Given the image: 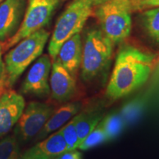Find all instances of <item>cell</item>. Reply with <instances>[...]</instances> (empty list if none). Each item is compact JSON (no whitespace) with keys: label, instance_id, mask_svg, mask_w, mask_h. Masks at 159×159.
Wrapping results in <instances>:
<instances>
[{"label":"cell","instance_id":"cell-1","mask_svg":"<svg viewBox=\"0 0 159 159\" xmlns=\"http://www.w3.org/2000/svg\"><path fill=\"white\" fill-rule=\"evenodd\" d=\"M155 57L131 44H124L117 53L105 96L116 100L128 96L148 81Z\"/></svg>","mask_w":159,"mask_h":159},{"label":"cell","instance_id":"cell-2","mask_svg":"<svg viewBox=\"0 0 159 159\" xmlns=\"http://www.w3.org/2000/svg\"><path fill=\"white\" fill-rule=\"evenodd\" d=\"M114 43L99 28L89 29L83 41L80 77L83 82L104 80L113 57Z\"/></svg>","mask_w":159,"mask_h":159},{"label":"cell","instance_id":"cell-3","mask_svg":"<svg viewBox=\"0 0 159 159\" xmlns=\"http://www.w3.org/2000/svg\"><path fill=\"white\" fill-rule=\"evenodd\" d=\"M49 38V32L41 29L13 46L5 57L2 84L9 87L14 85L27 67L41 56Z\"/></svg>","mask_w":159,"mask_h":159},{"label":"cell","instance_id":"cell-4","mask_svg":"<svg viewBox=\"0 0 159 159\" xmlns=\"http://www.w3.org/2000/svg\"><path fill=\"white\" fill-rule=\"evenodd\" d=\"M131 13L127 0H107L93 9L99 28L114 44L122 42L130 35Z\"/></svg>","mask_w":159,"mask_h":159},{"label":"cell","instance_id":"cell-5","mask_svg":"<svg viewBox=\"0 0 159 159\" xmlns=\"http://www.w3.org/2000/svg\"><path fill=\"white\" fill-rule=\"evenodd\" d=\"M94 7V0H73L63 11L49 39L48 52L52 61H55L61 45L67 39L80 33Z\"/></svg>","mask_w":159,"mask_h":159},{"label":"cell","instance_id":"cell-6","mask_svg":"<svg viewBox=\"0 0 159 159\" xmlns=\"http://www.w3.org/2000/svg\"><path fill=\"white\" fill-rule=\"evenodd\" d=\"M60 1L61 0H27V7L19 29L13 36L2 43V49L3 51L8 50L21 40L43 29V27L49 23Z\"/></svg>","mask_w":159,"mask_h":159},{"label":"cell","instance_id":"cell-7","mask_svg":"<svg viewBox=\"0 0 159 159\" xmlns=\"http://www.w3.org/2000/svg\"><path fill=\"white\" fill-rule=\"evenodd\" d=\"M55 110L54 106L41 102H31L25 106L14 129L19 142H27L35 138Z\"/></svg>","mask_w":159,"mask_h":159},{"label":"cell","instance_id":"cell-8","mask_svg":"<svg viewBox=\"0 0 159 159\" xmlns=\"http://www.w3.org/2000/svg\"><path fill=\"white\" fill-rule=\"evenodd\" d=\"M52 61L49 55L38 57L30 68L21 86V94L46 98L50 95L49 77Z\"/></svg>","mask_w":159,"mask_h":159},{"label":"cell","instance_id":"cell-9","mask_svg":"<svg viewBox=\"0 0 159 159\" xmlns=\"http://www.w3.org/2000/svg\"><path fill=\"white\" fill-rule=\"evenodd\" d=\"M25 108L21 94L5 90L0 94V139L3 138L16 125Z\"/></svg>","mask_w":159,"mask_h":159},{"label":"cell","instance_id":"cell-10","mask_svg":"<svg viewBox=\"0 0 159 159\" xmlns=\"http://www.w3.org/2000/svg\"><path fill=\"white\" fill-rule=\"evenodd\" d=\"M49 88L52 99L58 102H69L77 92L76 79L57 60L52 64Z\"/></svg>","mask_w":159,"mask_h":159},{"label":"cell","instance_id":"cell-11","mask_svg":"<svg viewBox=\"0 0 159 159\" xmlns=\"http://www.w3.org/2000/svg\"><path fill=\"white\" fill-rule=\"evenodd\" d=\"M27 0H5L0 5V42L16 33L25 13Z\"/></svg>","mask_w":159,"mask_h":159},{"label":"cell","instance_id":"cell-12","mask_svg":"<svg viewBox=\"0 0 159 159\" xmlns=\"http://www.w3.org/2000/svg\"><path fill=\"white\" fill-rule=\"evenodd\" d=\"M66 150V144L58 130L21 153L19 159H53Z\"/></svg>","mask_w":159,"mask_h":159},{"label":"cell","instance_id":"cell-13","mask_svg":"<svg viewBox=\"0 0 159 159\" xmlns=\"http://www.w3.org/2000/svg\"><path fill=\"white\" fill-rule=\"evenodd\" d=\"M83 56V41L80 33L67 39L61 45L55 60L77 79Z\"/></svg>","mask_w":159,"mask_h":159},{"label":"cell","instance_id":"cell-14","mask_svg":"<svg viewBox=\"0 0 159 159\" xmlns=\"http://www.w3.org/2000/svg\"><path fill=\"white\" fill-rule=\"evenodd\" d=\"M80 102H67L55 109L43 128L35 137V141H41L58 130L75 117L82 109Z\"/></svg>","mask_w":159,"mask_h":159},{"label":"cell","instance_id":"cell-15","mask_svg":"<svg viewBox=\"0 0 159 159\" xmlns=\"http://www.w3.org/2000/svg\"><path fill=\"white\" fill-rule=\"evenodd\" d=\"M103 119L102 108L98 106L88 108L80 111L75 116V126L80 143L100 123Z\"/></svg>","mask_w":159,"mask_h":159},{"label":"cell","instance_id":"cell-16","mask_svg":"<svg viewBox=\"0 0 159 159\" xmlns=\"http://www.w3.org/2000/svg\"><path fill=\"white\" fill-rule=\"evenodd\" d=\"M142 14L144 28L155 42L159 43V6L146 9Z\"/></svg>","mask_w":159,"mask_h":159},{"label":"cell","instance_id":"cell-17","mask_svg":"<svg viewBox=\"0 0 159 159\" xmlns=\"http://www.w3.org/2000/svg\"><path fill=\"white\" fill-rule=\"evenodd\" d=\"M19 142L15 135L0 139V159H19Z\"/></svg>","mask_w":159,"mask_h":159},{"label":"cell","instance_id":"cell-18","mask_svg":"<svg viewBox=\"0 0 159 159\" xmlns=\"http://www.w3.org/2000/svg\"><path fill=\"white\" fill-rule=\"evenodd\" d=\"M101 124L108 140H112L120 134L125 127V122L119 114H111L106 116L101 121Z\"/></svg>","mask_w":159,"mask_h":159},{"label":"cell","instance_id":"cell-19","mask_svg":"<svg viewBox=\"0 0 159 159\" xmlns=\"http://www.w3.org/2000/svg\"><path fill=\"white\" fill-rule=\"evenodd\" d=\"M108 140L101 122L91 132L87 135L78 147L79 150H88Z\"/></svg>","mask_w":159,"mask_h":159},{"label":"cell","instance_id":"cell-20","mask_svg":"<svg viewBox=\"0 0 159 159\" xmlns=\"http://www.w3.org/2000/svg\"><path fill=\"white\" fill-rule=\"evenodd\" d=\"M60 130L66 144L67 150H78L80 140L76 126H75V117H73L69 122H67L64 126H63L60 129Z\"/></svg>","mask_w":159,"mask_h":159},{"label":"cell","instance_id":"cell-21","mask_svg":"<svg viewBox=\"0 0 159 159\" xmlns=\"http://www.w3.org/2000/svg\"><path fill=\"white\" fill-rule=\"evenodd\" d=\"M142 105L139 100H133L127 103L121 109L119 114L122 117L125 125H130L136 122L141 115Z\"/></svg>","mask_w":159,"mask_h":159},{"label":"cell","instance_id":"cell-22","mask_svg":"<svg viewBox=\"0 0 159 159\" xmlns=\"http://www.w3.org/2000/svg\"><path fill=\"white\" fill-rule=\"evenodd\" d=\"M158 0H127L132 12L154 7Z\"/></svg>","mask_w":159,"mask_h":159},{"label":"cell","instance_id":"cell-23","mask_svg":"<svg viewBox=\"0 0 159 159\" xmlns=\"http://www.w3.org/2000/svg\"><path fill=\"white\" fill-rule=\"evenodd\" d=\"M53 159H83V158L79 150H74L65 151Z\"/></svg>","mask_w":159,"mask_h":159},{"label":"cell","instance_id":"cell-24","mask_svg":"<svg viewBox=\"0 0 159 159\" xmlns=\"http://www.w3.org/2000/svg\"><path fill=\"white\" fill-rule=\"evenodd\" d=\"M1 55H2V47H1V45H0V75H1V72L2 71V67H3V63L2 62Z\"/></svg>","mask_w":159,"mask_h":159},{"label":"cell","instance_id":"cell-25","mask_svg":"<svg viewBox=\"0 0 159 159\" xmlns=\"http://www.w3.org/2000/svg\"><path fill=\"white\" fill-rule=\"evenodd\" d=\"M105 1H107V0H94V6H96L97 5H98V4L103 2Z\"/></svg>","mask_w":159,"mask_h":159},{"label":"cell","instance_id":"cell-26","mask_svg":"<svg viewBox=\"0 0 159 159\" xmlns=\"http://www.w3.org/2000/svg\"><path fill=\"white\" fill-rule=\"evenodd\" d=\"M158 6H159V0L157 1V2L156 3V5H155V7H158Z\"/></svg>","mask_w":159,"mask_h":159},{"label":"cell","instance_id":"cell-27","mask_svg":"<svg viewBox=\"0 0 159 159\" xmlns=\"http://www.w3.org/2000/svg\"><path fill=\"white\" fill-rule=\"evenodd\" d=\"M2 1H3V0H0V3L2 2Z\"/></svg>","mask_w":159,"mask_h":159}]
</instances>
